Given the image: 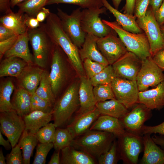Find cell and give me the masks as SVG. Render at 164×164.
I'll use <instances>...</instances> for the list:
<instances>
[{"mask_svg": "<svg viewBox=\"0 0 164 164\" xmlns=\"http://www.w3.org/2000/svg\"><path fill=\"white\" fill-rule=\"evenodd\" d=\"M43 27L55 44L64 52L70 64L80 76H85L79 49L64 31L57 14L51 12L46 19Z\"/></svg>", "mask_w": 164, "mask_h": 164, "instance_id": "6da1fadb", "label": "cell"}, {"mask_svg": "<svg viewBox=\"0 0 164 164\" xmlns=\"http://www.w3.org/2000/svg\"><path fill=\"white\" fill-rule=\"evenodd\" d=\"M116 138L111 133L89 130L75 138L71 146L97 160L109 150Z\"/></svg>", "mask_w": 164, "mask_h": 164, "instance_id": "7a4b0ae2", "label": "cell"}, {"mask_svg": "<svg viewBox=\"0 0 164 164\" xmlns=\"http://www.w3.org/2000/svg\"><path fill=\"white\" fill-rule=\"evenodd\" d=\"M79 86L77 82L73 83L55 103L52 110V115L56 128L67 124L80 106Z\"/></svg>", "mask_w": 164, "mask_h": 164, "instance_id": "3957f363", "label": "cell"}, {"mask_svg": "<svg viewBox=\"0 0 164 164\" xmlns=\"http://www.w3.org/2000/svg\"><path fill=\"white\" fill-rule=\"evenodd\" d=\"M102 20L115 32L128 51L135 54L142 61L151 56L149 43L144 32H131L124 29L116 21Z\"/></svg>", "mask_w": 164, "mask_h": 164, "instance_id": "277c9868", "label": "cell"}, {"mask_svg": "<svg viewBox=\"0 0 164 164\" xmlns=\"http://www.w3.org/2000/svg\"><path fill=\"white\" fill-rule=\"evenodd\" d=\"M31 45L35 63L41 68H45L50 57H51L56 44L46 31L43 24L27 31Z\"/></svg>", "mask_w": 164, "mask_h": 164, "instance_id": "5b68a950", "label": "cell"}, {"mask_svg": "<svg viewBox=\"0 0 164 164\" xmlns=\"http://www.w3.org/2000/svg\"><path fill=\"white\" fill-rule=\"evenodd\" d=\"M81 9L77 8L69 15L58 8L57 13L64 31L79 49L83 45L87 34L81 26Z\"/></svg>", "mask_w": 164, "mask_h": 164, "instance_id": "8992f818", "label": "cell"}, {"mask_svg": "<svg viewBox=\"0 0 164 164\" xmlns=\"http://www.w3.org/2000/svg\"><path fill=\"white\" fill-rule=\"evenodd\" d=\"M139 27L145 34L150 48L151 56L164 48V40L162 36L160 27L154 15L149 6L145 15L136 18Z\"/></svg>", "mask_w": 164, "mask_h": 164, "instance_id": "52a82bcc", "label": "cell"}, {"mask_svg": "<svg viewBox=\"0 0 164 164\" xmlns=\"http://www.w3.org/2000/svg\"><path fill=\"white\" fill-rule=\"evenodd\" d=\"M118 145L121 160L126 164H136L143 146L142 135L125 130L117 138Z\"/></svg>", "mask_w": 164, "mask_h": 164, "instance_id": "ba28073f", "label": "cell"}, {"mask_svg": "<svg viewBox=\"0 0 164 164\" xmlns=\"http://www.w3.org/2000/svg\"><path fill=\"white\" fill-rule=\"evenodd\" d=\"M107 10L104 6L82 10L81 24L84 31L87 34H92L98 38L102 37L109 34L112 29L104 23L99 17Z\"/></svg>", "mask_w": 164, "mask_h": 164, "instance_id": "9c48e42d", "label": "cell"}, {"mask_svg": "<svg viewBox=\"0 0 164 164\" xmlns=\"http://www.w3.org/2000/svg\"><path fill=\"white\" fill-rule=\"evenodd\" d=\"M163 71L151 56L142 60L136 80L139 91L146 90L150 87H155L164 80Z\"/></svg>", "mask_w": 164, "mask_h": 164, "instance_id": "30bf717a", "label": "cell"}, {"mask_svg": "<svg viewBox=\"0 0 164 164\" xmlns=\"http://www.w3.org/2000/svg\"><path fill=\"white\" fill-rule=\"evenodd\" d=\"M0 113V131L10 141L12 148L18 143L25 129L23 117L13 110Z\"/></svg>", "mask_w": 164, "mask_h": 164, "instance_id": "8fae6325", "label": "cell"}, {"mask_svg": "<svg viewBox=\"0 0 164 164\" xmlns=\"http://www.w3.org/2000/svg\"><path fill=\"white\" fill-rule=\"evenodd\" d=\"M111 85L115 99L128 109L138 103L139 91L136 80L114 77Z\"/></svg>", "mask_w": 164, "mask_h": 164, "instance_id": "7c38bea8", "label": "cell"}, {"mask_svg": "<svg viewBox=\"0 0 164 164\" xmlns=\"http://www.w3.org/2000/svg\"><path fill=\"white\" fill-rule=\"evenodd\" d=\"M115 32L113 29L108 35L98 38V49L108 63L112 65L128 51Z\"/></svg>", "mask_w": 164, "mask_h": 164, "instance_id": "4fadbf2b", "label": "cell"}, {"mask_svg": "<svg viewBox=\"0 0 164 164\" xmlns=\"http://www.w3.org/2000/svg\"><path fill=\"white\" fill-rule=\"evenodd\" d=\"M63 50L56 44L51 56V71L49 74L52 91L56 98L65 82L67 72Z\"/></svg>", "mask_w": 164, "mask_h": 164, "instance_id": "5bb4252c", "label": "cell"}, {"mask_svg": "<svg viewBox=\"0 0 164 164\" xmlns=\"http://www.w3.org/2000/svg\"><path fill=\"white\" fill-rule=\"evenodd\" d=\"M141 65L142 60L128 51L112 65L115 77L135 81Z\"/></svg>", "mask_w": 164, "mask_h": 164, "instance_id": "9a60e30c", "label": "cell"}, {"mask_svg": "<svg viewBox=\"0 0 164 164\" xmlns=\"http://www.w3.org/2000/svg\"><path fill=\"white\" fill-rule=\"evenodd\" d=\"M138 104L119 119L126 130L140 135L144 123L151 118L152 114L151 110Z\"/></svg>", "mask_w": 164, "mask_h": 164, "instance_id": "2e32d148", "label": "cell"}, {"mask_svg": "<svg viewBox=\"0 0 164 164\" xmlns=\"http://www.w3.org/2000/svg\"><path fill=\"white\" fill-rule=\"evenodd\" d=\"M100 115L96 106L87 111L77 113L68 123L67 128L74 139L89 130Z\"/></svg>", "mask_w": 164, "mask_h": 164, "instance_id": "e0dca14e", "label": "cell"}, {"mask_svg": "<svg viewBox=\"0 0 164 164\" xmlns=\"http://www.w3.org/2000/svg\"><path fill=\"white\" fill-rule=\"evenodd\" d=\"M138 103L151 110L162 109L164 107V80L154 88L139 91Z\"/></svg>", "mask_w": 164, "mask_h": 164, "instance_id": "ac0fdd59", "label": "cell"}, {"mask_svg": "<svg viewBox=\"0 0 164 164\" xmlns=\"http://www.w3.org/2000/svg\"><path fill=\"white\" fill-rule=\"evenodd\" d=\"M93 87L90 79L86 76H80L78 91L80 108L77 113L87 111L96 107L97 102L94 97Z\"/></svg>", "mask_w": 164, "mask_h": 164, "instance_id": "d6986e66", "label": "cell"}, {"mask_svg": "<svg viewBox=\"0 0 164 164\" xmlns=\"http://www.w3.org/2000/svg\"><path fill=\"white\" fill-rule=\"evenodd\" d=\"M143 135L144 153L140 164H164V150L158 146L150 134Z\"/></svg>", "mask_w": 164, "mask_h": 164, "instance_id": "ffe728a7", "label": "cell"}, {"mask_svg": "<svg viewBox=\"0 0 164 164\" xmlns=\"http://www.w3.org/2000/svg\"><path fill=\"white\" fill-rule=\"evenodd\" d=\"M98 37L91 33L86 34L84 42L79 53L82 62L86 59L98 62L107 66L108 62L101 54L97 46V42Z\"/></svg>", "mask_w": 164, "mask_h": 164, "instance_id": "44dd1931", "label": "cell"}, {"mask_svg": "<svg viewBox=\"0 0 164 164\" xmlns=\"http://www.w3.org/2000/svg\"><path fill=\"white\" fill-rule=\"evenodd\" d=\"M90 130H97L111 133L118 138L125 129L119 118L105 115H100L94 122Z\"/></svg>", "mask_w": 164, "mask_h": 164, "instance_id": "7402d4cb", "label": "cell"}, {"mask_svg": "<svg viewBox=\"0 0 164 164\" xmlns=\"http://www.w3.org/2000/svg\"><path fill=\"white\" fill-rule=\"evenodd\" d=\"M43 71L39 67L28 66L17 78L21 87L30 94L35 93L39 85Z\"/></svg>", "mask_w": 164, "mask_h": 164, "instance_id": "603a6c76", "label": "cell"}, {"mask_svg": "<svg viewBox=\"0 0 164 164\" xmlns=\"http://www.w3.org/2000/svg\"><path fill=\"white\" fill-rule=\"evenodd\" d=\"M103 6L111 13L115 18L116 22L125 30L133 33L143 32L136 22L134 15L122 13L112 7L107 0H102Z\"/></svg>", "mask_w": 164, "mask_h": 164, "instance_id": "cb8c5ba5", "label": "cell"}, {"mask_svg": "<svg viewBox=\"0 0 164 164\" xmlns=\"http://www.w3.org/2000/svg\"><path fill=\"white\" fill-rule=\"evenodd\" d=\"M29 39L27 32L18 35V38L12 47L5 53V58L15 57L21 58L29 65L32 63V55L30 53L28 46Z\"/></svg>", "mask_w": 164, "mask_h": 164, "instance_id": "d4e9b609", "label": "cell"}, {"mask_svg": "<svg viewBox=\"0 0 164 164\" xmlns=\"http://www.w3.org/2000/svg\"><path fill=\"white\" fill-rule=\"evenodd\" d=\"M60 164H95V159L85 152L72 146L66 147L61 150Z\"/></svg>", "mask_w": 164, "mask_h": 164, "instance_id": "484cf974", "label": "cell"}, {"mask_svg": "<svg viewBox=\"0 0 164 164\" xmlns=\"http://www.w3.org/2000/svg\"><path fill=\"white\" fill-rule=\"evenodd\" d=\"M52 118V112L45 113L37 111H31L23 117L25 129L35 134L40 128L49 123Z\"/></svg>", "mask_w": 164, "mask_h": 164, "instance_id": "4316f807", "label": "cell"}, {"mask_svg": "<svg viewBox=\"0 0 164 164\" xmlns=\"http://www.w3.org/2000/svg\"><path fill=\"white\" fill-rule=\"evenodd\" d=\"M29 65L22 59L15 57L5 58L0 65V77L12 76L18 78Z\"/></svg>", "mask_w": 164, "mask_h": 164, "instance_id": "83f0119b", "label": "cell"}, {"mask_svg": "<svg viewBox=\"0 0 164 164\" xmlns=\"http://www.w3.org/2000/svg\"><path fill=\"white\" fill-rule=\"evenodd\" d=\"M0 22L18 35L26 33L28 29L25 24L24 14L14 13L11 10L0 18Z\"/></svg>", "mask_w": 164, "mask_h": 164, "instance_id": "f1b7e54d", "label": "cell"}, {"mask_svg": "<svg viewBox=\"0 0 164 164\" xmlns=\"http://www.w3.org/2000/svg\"><path fill=\"white\" fill-rule=\"evenodd\" d=\"M13 110L23 117L31 112L30 94L21 87L15 92L11 100Z\"/></svg>", "mask_w": 164, "mask_h": 164, "instance_id": "f546056e", "label": "cell"}, {"mask_svg": "<svg viewBox=\"0 0 164 164\" xmlns=\"http://www.w3.org/2000/svg\"><path fill=\"white\" fill-rule=\"evenodd\" d=\"M96 106L101 115H105L119 119L128 112L123 104L115 98L97 102Z\"/></svg>", "mask_w": 164, "mask_h": 164, "instance_id": "4dcf8cb0", "label": "cell"}, {"mask_svg": "<svg viewBox=\"0 0 164 164\" xmlns=\"http://www.w3.org/2000/svg\"><path fill=\"white\" fill-rule=\"evenodd\" d=\"M38 142L35 134L24 130L18 143L22 150L23 164H30L31 158Z\"/></svg>", "mask_w": 164, "mask_h": 164, "instance_id": "1f68e13d", "label": "cell"}, {"mask_svg": "<svg viewBox=\"0 0 164 164\" xmlns=\"http://www.w3.org/2000/svg\"><path fill=\"white\" fill-rule=\"evenodd\" d=\"M35 93L52 105H54L55 98L52 91L49 74L46 71L43 70L39 85Z\"/></svg>", "mask_w": 164, "mask_h": 164, "instance_id": "d6a6232c", "label": "cell"}, {"mask_svg": "<svg viewBox=\"0 0 164 164\" xmlns=\"http://www.w3.org/2000/svg\"><path fill=\"white\" fill-rule=\"evenodd\" d=\"M14 89L11 81L2 82L0 86V112H8L13 110L11 96Z\"/></svg>", "mask_w": 164, "mask_h": 164, "instance_id": "836d02e7", "label": "cell"}, {"mask_svg": "<svg viewBox=\"0 0 164 164\" xmlns=\"http://www.w3.org/2000/svg\"><path fill=\"white\" fill-rule=\"evenodd\" d=\"M74 139L67 128H58L56 129L53 142V148L55 151H61L66 147L70 146Z\"/></svg>", "mask_w": 164, "mask_h": 164, "instance_id": "e575fe53", "label": "cell"}, {"mask_svg": "<svg viewBox=\"0 0 164 164\" xmlns=\"http://www.w3.org/2000/svg\"><path fill=\"white\" fill-rule=\"evenodd\" d=\"M48 0H27L17 5L18 12L36 17L38 12L46 5Z\"/></svg>", "mask_w": 164, "mask_h": 164, "instance_id": "d590c367", "label": "cell"}, {"mask_svg": "<svg viewBox=\"0 0 164 164\" xmlns=\"http://www.w3.org/2000/svg\"><path fill=\"white\" fill-rule=\"evenodd\" d=\"M60 3L76 5L83 9L100 8L104 6L102 0H48L46 5Z\"/></svg>", "mask_w": 164, "mask_h": 164, "instance_id": "8d00e7d4", "label": "cell"}, {"mask_svg": "<svg viewBox=\"0 0 164 164\" xmlns=\"http://www.w3.org/2000/svg\"><path fill=\"white\" fill-rule=\"evenodd\" d=\"M120 160L121 156L115 138L109 150L97 159L99 164H116Z\"/></svg>", "mask_w": 164, "mask_h": 164, "instance_id": "74e56055", "label": "cell"}, {"mask_svg": "<svg viewBox=\"0 0 164 164\" xmlns=\"http://www.w3.org/2000/svg\"><path fill=\"white\" fill-rule=\"evenodd\" d=\"M114 77L112 65L109 64L90 80L94 87L100 84H111Z\"/></svg>", "mask_w": 164, "mask_h": 164, "instance_id": "f35d334b", "label": "cell"}, {"mask_svg": "<svg viewBox=\"0 0 164 164\" xmlns=\"http://www.w3.org/2000/svg\"><path fill=\"white\" fill-rule=\"evenodd\" d=\"M93 92L97 103L115 98L111 84L94 86Z\"/></svg>", "mask_w": 164, "mask_h": 164, "instance_id": "ab89813d", "label": "cell"}, {"mask_svg": "<svg viewBox=\"0 0 164 164\" xmlns=\"http://www.w3.org/2000/svg\"><path fill=\"white\" fill-rule=\"evenodd\" d=\"M56 127L54 123H49L40 128L35 134L39 143L53 142Z\"/></svg>", "mask_w": 164, "mask_h": 164, "instance_id": "60d3db41", "label": "cell"}, {"mask_svg": "<svg viewBox=\"0 0 164 164\" xmlns=\"http://www.w3.org/2000/svg\"><path fill=\"white\" fill-rule=\"evenodd\" d=\"M31 111H37L45 113L52 112L53 105L35 93L30 94Z\"/></svg>", "mask_w": 164, "mask_h": 164, "instance_id": "b9f144b4", "label": "cell"}, {"mask_svg": "<svg viewBox=\"0 0 164 164\" xmlns=\"http://www.w3.org/2000/svg\"><path fill=\"white\" fill-rule=\"evenodd\" d=\"M53 148V142L38 144L36 147V151L33 164H45L47 155Z\"/></svg>", "mask_w": 164, "mask_h": 164, "instance_id": "7bdbcfd3", "label": "cell"}, {"mask_svg": "<svg viewBox=\"0 0 164 164\" xmlns=\"http://www.w3.org/2000/svg\"><path fill=\"white\" fill-rule=\"evenodd\" d=\"M83 62L85 75L89 79L99 73L107 66L89 59H84Z\"/></svg>", "mask_w": 164, "mask_h": 164, "instance_id": "ee69618b", "label": "cell"}, {"mask_svg": "<svg viewBox=\"0 0 164 164\" xmlns=\"http://www.w3.org/2000/svg\"><path fill=\"white\" fill-rule=\"evenodd\" d=\"M19 144L17 143L12 148L10 152L5 157L6 164H23L22 152L21 150Z\"/></svg>", "mask_w": 164, "mask_h": 164, "instance_id": "f6af8a7d", "label": "cell"}, {"mask_svg": "<svg viewBox=\"0 0 164 164\" xmlns=\"http://www.w3.org/2000/svg\"><path fill=\"white\" fill-rule=\"evenodd\" d=\"M150 0H136L134 10V16L136 18L144 15L149 6Z\"/></svg>", "mask_w": 164, "mask_h": 164, "instance_id": "bcb514c9", "label": "cell"}, {"mask_svg": "<svg viewBox=\"0 0 164 164\" xmlns=\"http://www.w3.org/2000/svg\"><path fill=\"white\" fill-rule=\"evenodd\" d=\"M158 133L164 136V121L160 124L155 126L144 125L142 128L140 135H142L146 134Z\"/></svg>", "mask_w": 164, "mask_h": 164, "instance_id": "7dc6e473", "label": "cell"}, {"mask_svg": "<svg viewBox=\"0 0 164 164\" xmlns=\"http://www.w3.org/2000/svg\"><path fill=\"white\" fill-rule=\"evenodd\" d=\"M16 35L7 39L0 41V59L1 60L5 53L14 44L18 37Z\"/></svg>", "mask_w": 164, "mask_h": 164, "instance_id": "c3c4849f", "label": "cell"}, {"mask_svg": "<svg viewBox=\"0 0 164 164\" xmlns=\"http://www.w3.org/2000/svg\"><path fill=\"white\" fill-rule=\"evenodd\" d=\"M17 35L11 29L0 24V41L10 38Z\"/></svg>", "mask_w": 164, "mask_h": 164, "instance_id": "681fc988", "label": "cell"}, {"mask_svg": "<svg viewBox=\"0 0 164 164\" xmlns=\"http://www.w3.org/2000/svg\"><path fill=\"white\" fill-rule=\"evenodd\" d=\"M26 25L28 29H34L39 27L41 24L35 17L30 16L24 14Z\"/></svg>", "mask_w": 164, "mask_h": 164, "instance_id": "f907efd6", "label": "cell"}, {"mask_svg": "<svg viewBox=\"0 0 164 164\" xmlns=\"http://www.w3.org/2000/svg\"><path fill=\"white\" fill-rule=\"evenodd\" d=\"M151 57L154 62L164 71V48L158 51Z\"/></svg>", "mask_w": 164, "mask_h": 164, "instance_id": "816d5d0a", "label": "cell"}, {"mask_svg": "<svg viewBox=\"0 0 164 164\" xmlns=\"http://www.w3.org/2000/svg\"><path fill=\"white\" fill-rule=\"evenodd\" d=\"M154 15L155 19L160 26L164 23V0Z\"/></svg>", "mask_w": 164, "mask_h": 164, "instance_id": "f5cc1de1", "label": "cell"}, {"mask_svg": "<svg viewBox=\"0 0 164 164\" xmlns=\"http://www.w3.org/2000/svg\"><path fill=\"white\" fill-rule=\"evenodd\" d=\"M136 0H126V3L122 9L123 13L134 15V10Z\"/></svg>", "mask_w": 164, "mask_h": 164, "instance_id": "db71d44e", "label": "cell"}, {"mask_svg": "<svg viewBox=\"0 0 164 164\" xmlns=\"http://www.w3.org/2000/svg\"><path fill=\"white\" fill-rule=\"evenodd\" d=\"M50 13L48 9L43 7L37 13L36 18L41 23L46 19Z\"/></svg>", "mask_w": 164, "mask_h": 164, "instance_id": "11a10c76", "label": "cell"}, {"mask_svg": "<svg viewBox=\"0 0 164 164\" xmlns=\"http://www.w3.org/2000/svg\"><path fill=\"white\" fill-rule=\"evenodd\" d=\"M164 0H150L149 7L154 14L161 5Z\"/></svg>", "mask_w": 164, "mask_h": 164, "instance_id": "9f6ffc18", "label": "cell"}, {"mask_svg": "<svg viewBox=\"0 0 164 164\" xmlns=\"http://www.w3.org/2000/svg\"><path fill=\"white\" fill-rule=\"evenodd\" d=\"M60 150L55 151L52 155L48 164H60Z\"/></svg>", "mask_w": 164, "mask_h": 164, "instance_id": "6f0895ef", "label": "cell"}, {"mask_svg": "<svg viewBox=\"0 0 164 164\" xmlns=\"http://www.w3.org/2000/svg\"><path fill=\"white\" fill-rule=\"evenodd\" d=\"M9 0H0V10L1 12L6 13L10 10Z\"/></svg>", "mask_w": 164, "mask_h": 164, "instance_id": "680465c9", "label": "cell"}, {"mask_svg": "<svg viewBox=\"0 0 164 164\" xmlns=\"http://www.w3.org/2000/svg\"><path fill=\"white\" fill-rule=\"evenodd\" d=\"M0 145L3 146L5 149L7 150H10L12 146L10 141L8 139H5L3 137L2 134L0 131Z\"/></svg>", "mask_w": 164, "mask_h": 164, "instance_id": "91938a15", "label": "cell"}, {"mask_svg": "<svg viewBox=\"0 0 164 164\" xmlns=\"http://www.w3.org/2000/svg\"><path fill=\"white\" fill-rule=\"evenodd\" d=\"M152 138L156 144L164 148V136L154 135Z\"/></svg>", "mask_w": 164, "mask_h": 164, "instance_id": "94428289", "label": "cell"}, {"mask_svg": "<svg viewBox=\"0 0 164 164\" xmlns=\"http://www.w3.org/2000/svg\"><path fill=\"white\" fill-rule=\"evenodd\" d=\"M10 6L14 7L16 5L27 0H9Z\"/></svg>", "mask_w": 164, "mask_h": 164, "instance_id": "6125c7cd", "label": "cell"}, {"mask_svg": "<svg viewBox=\"0 0 164 164\" xmlns=\"http://www.w3.org/2000/svg\"><path fill=\"white\" fill-rule=\"evenodd\" d=\"M5 157L3 155L2 149L1 148L0 150V164H6V162H5Z\"/></svg>", "mask_w": 164, "mask_h": 164, "instance_id": "be15d7a7", "label": "cell"}, {"mask_svg": "<svg viewBox=\"0 0 164 164\" xmlns=\"http://www.w3.org/2000/svg\"><path fill=\"white\" fill-rule=\"evenodd\" d=\"M123 0H112L114 8L118 10L121 2Z\"/></svg>", "mask_w": 164, "mask_h": 164, "instance_id": "e7e4bbea", "label": "cell"}, {"mask_svg": "<svg viewBox=\"0 0 164 164\" xmlns=\"http://www.w3.org/2000/svg\"><path fill=\"white\" fill-rule=\"evenodd\" d=\"M162 37L164 40V23L160 26Z\"/></svg>", "mask_w": 164, "mask_h": 164, "instance_id": "03108f58", "label": "cell"}]
</instances>
